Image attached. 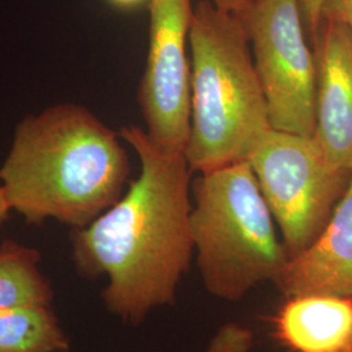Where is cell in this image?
Returning <instances> with one entry per match:
<instances>
[{"mask_svg":"<svg viewBox=\"0 0 352 352\" xmlns=\"http://www.w3.org/2000/svg\"><path fill=\"white\" fill-rule=\"evenodd\" d=\"M141 171L118 201L88 226L76 228L74 260L88 276H104L103 299L138 322L171 302L195 251L189 201L190 168L184 151L157 144L145 129H120Z\"/></svg>","mask_w":352,"mask_h":352,"instance_id":"cell-1","label":"cell"},{"mask_svg":"<svg viewBox=\"0 0 352 352\" xmlns=\"http://www.w3.org/2000/svg\"><path fill=\"white\" fill-rule=\"evenodd\" d=\"M122 140L77 103L26 115L0 164L12 212L34 225L88 226L122 197L131 171Z\"/></svg>","mask_w":352,"mask_h":352,"instance_id":"cell-2","label":"cell"},{"mask_svg":"<svg viewBox=\"0 0 352 352\" xmlns=\"http://www.w3.org/2000/svg\"><path fill=\"white\" fill-rule=\"evenodd\" d=\"M192 173L248 161L273 129L247 30L234 13L202 0L189 29Z\"/></svg>","mask_w":352,"mask_h":352,"instance_id":"cell-3","label":"cell"},{"mask_svg":"<svg viewBox=\"0 0 352 352\" xmlns=\"http://www.w3.org/2000/svg\"><path fill=\"white\" fill-rule=\"evenodd\" d=\"M193 247L208 291L238 302L282 276L289 252L248 161L202 173L193 184Z\"/></svg>","mask_w":352,"mask_h":352,"instance_id":"cell-4","label":"cell"},{"mask_svg":"<svg viewBox=\"0 0 352 352\" xmlns=\"http://www.w3.org/2000/svg\"><path fill=\"white\" fill-rule=\"evenodd\" d=\"M248 162L289 258L312 245L350 183L352 171L327 160L314 136L270 129Z\"/></svg>","mask_w":352,"mask_h":352,"instance_id":"cell-5","label":"cell"},{"mask_svg":"<svg viewBox=\"0 0 352 352\" xmlns=\"http://www.w3.org/2000/svg\"><path fill=\"white\" fill-rule=\"evenodd\" d=\"M236 16L248 34L273 129L314 136L316 60L300 1L260 0Z\"/></svg>","mask_w":352,"mask_h":352,"instance_id":"cell-6","label":"cell"},{"mask_svg":"<svg viewBox=\"0 0 352 352\" xmlns=\"http://www.w3.org/2000/svg\"><path fill=\"white\" fill-rule=\"evenodd\" d=\"M149 50L139 89L146 133L168 149L186 151L190 131L187 39L190 0H149Z\"/></svg>","mask_w":352,"mask_h":352,"instance_id":"cell-7","label":"cell"},{"mask_svg":"<svg viewBox=\"0 0 352 352\" xmlns=\"http://www.w3.org/2000/svg\"><path fill=\"white\" fill-rule=\"evenodd\" d=\"M316 126L327 160L352 171V28L324 19L314 42Z\"/></svg>","mask_w":352,"mask_h":352,"instance_id":"cell-8","label":"cell"},{"mask_svg":"<svg viewBox=\"0 0 352 352\" xmlns=\"http://www.w3.org/2000/svg\"><path fill=\"white\" fill-rule=\"evenodd\" d=\"M277 285L289 298L312 292L352 298V173L320 236L289 258Z\"/></svg>","mask_w":352,"mask_h":352,"instance_id":"cell-9","label":"cell"},{"mask_svg":"<svg viewBox=\"0 0 352 352\" xmlns=\"http://www.w3.org/2000/svg\"><path fill=\"white\" fill-rule=\"evenodd\" d=\"M279 340L294 352H352V298L312 292L291 296L278 314Z\"/></svg>","mask_w":352,"mask_h":352,"instance_id":"cell-10","label":"cell"},{"mask_svg":"<svg viewBox=\"0 0 352 352\" xmlns=\"http://www.w3.org/2000/svg\"><path fill=\"white\" fill-rule=\"evenodd\" d=\"M69 340L50 305L0 311V352H67Z\"/></svg>","mask_w":352,"mask_h":352,"instance_id":"cell-11","label":"cell"},{"mask_svg":"<svg viewBox=\"0 0 352 352\" xmlns=\"http://www.w3.org/2000/svg\"><path fill=\"white\" fill-rule=\"evenodd\" d=\"M37 250L6 240L0 245V311L21 305H50L52 289L39 270Z\"/></svg>","mask_w":352,"mask_h":352,"instance_id":"cell-12","label":"cell"},{"mask_svg":"<svg viewBox=\"0 0 352 352\" xmlns=\"http://www.w3.org/2000/svg\"><path fill=\"white\" fill-rule=\"evenodd\" d=\"M252 344L251 330L238 324H226L217 331L206 352H250Z\"/></svg>","mask_w":352,"mask_h":352,"instance_id":"cell-13","label":"cell"},{"mask_svg":"<svg viewBox=\"0 0 352 352\" xmlns=\"http://www.w3.org/2000/svg\"><path fill=\"white\" fill-rule=\"evenodd\" d=\"M307 38L314 45L322 23V0H299Z\"/></svg>","mask_w":352,"mask_h":352,"instance_id":"cell-14","label":"cell"},{"mask_svg":"<svg viewBox=\"0 0 352 352\" xmlns=\"http://www.w3.org/2000/svg\"><path fill=\"white\" fill-rule=\"evenodd\" d=\"M338 20L352 28V0H322V20Z\"/></svg>","mask_w":352,"mask_h":352,"instance_id":"cell-15","label":"cell"},{"mask_svg":"<svg viewBox=\"0 0 352 352\" xmlns=\"http://www.w3.org/2000/svg\"><path fill=\"white\" fill-rule=\"evenodd\" d=\"M217 8L225 11V12L240 14L247 11L254 6L260 0H209Z\"/></svg>","mask_w":352,"mask_h":352,"instance_id":"cell-16","label":"cell"},{"mask_svg":"<svg viewBox=\"0 0 352 352\" xmlns=\"http://www.w3.org/2000/svg\"><path fill=\"white\" fill-rule=\"evenodd\" d=\"M11 212H12V208H11L10 201L7 199L6 190L3 188V186L0 184V226L8 219Z\"/></svg>","mask_w":352,"mask_h":352,"instance_id":"cell-17","label":"cell"},{"mask_svg":"<svg viewBox=\"0 0 352 352\" xmlns=\"http://www.w3.org/2000/svg\"><path fill=\"white\" fill-rule=\"evenodd\" d=\"M109 3H111L115 7L122 8V10H132L136 8L141 4H144L146 0H107Z\"/></svg>","mask_w":352,"mask_h":352,"instance_id":"cell-18","label":"cell"}]
</instances>
